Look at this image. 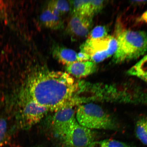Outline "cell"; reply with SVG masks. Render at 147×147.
<instances>
[{
    "label": "cell",
    "mask_w": 147,
    "mask_h": 147,
    "mask_svg": "<svg viewBox=\"0 0 147 147\" xmlns=\"http://www.w3.org/2000/svg\"><path fill=\"white\" fill-rule=\"evenodd\" d=\"M24 95L49 111L56 112L73 106L74 95L78 84L67 72L38 67L29 75Z\"/></svg>",
    "instance_id": "6da1fadb"
},
{
    "label": "cell",
    "mask_w": 147,
    "mask_h": 147,
    "mask_svg": "<svg viewBox=\"0 0 147 147\" xmlns=\"http://www.w3.org/2000/svg\"><path fill=\"white\" fill-rule=\"evenodd\" d=\"M117 40V50L113 59L115 63L137 59L147 51V34L144 31L125 30Z\"/></svg>",
    "instance_id": "7a4b0ae2"
},
{
    "label": "cell",
    "mask_w": 147,
    "mask_h": 147,
    "mask_svg": "<svg viewBox=\"0 0 147 147\" xmlns=\"http://www.w3.org/2000/svg\"><path fill=\"white\" fill-rule=\"evenodd\" d=\"M79 124L93 129L114 130L117 125L114 120L100 106L89 103L79 106L76 112Z\"/></svg>",
    "instance_id": "3957f363"
},
{
    "label": "cell",
    "mask_w": 147,
    "mask_h": 147,
    "mask_svg": "<svg viewBox=\"0 0 147 147\" xmlns=\"http://www.w3.org/2000/svg\"><path fill=\"white\" fill-rule=\"evenodd\" d=\"M117 47V38L108 36L98 39H88L81 47V51L89 55L90 61L100 63L115 55Z\"/></svg>",
    "instance_id": "277c9868"
},
{
    "label": "cell",
    "mask_w": 147,
    "mask_h": 147,
    "mask_svg": "<svg viewBox=\"0 0 147 147\" xmlns=\"http://www.w3.org/2000/svg\"><path fill=\"white\" fill-rule=\"evenodd\" d=\"M96 136L93 130L81 125L77 121L59 140L62 147H90Z\"/></svg>",
    "instance_id": "5b68a950"
},
{
    "label": "cell",
    "mask_w": 147,
    "mask_h": 147,
    "mask_svg": "<svg viewBox=\"0 0 147 147\" xmlns=\"http://www.w3.org/2000/svg\"><path fill=\"white\" fill-rule=\"evenodd\" d=\"M73 106L62 108L55 112L52 127L55 136L59 139L67 133L77 122L76 112Z\"/></svg>",
    "instance_id": "8992f818"
},
{
    "label": "cell",
    "mask_w": 147,
    "mask_h": 147,
    "mask_svg": "<svg viewBox=\"0 0 147 147\" xmlns=\"http://www.w3.org/2000/svg\"><path fill=\"white\" fill-rule=\"evenodd\" d=\"M24 95L25 101L22 110V116L25 125L30 127L40 122L49 111L30 97Z\"/></svg>",
    "instance_id": "52a82bcc"
},
{
    "label": "cell",
    "mask_w": 147,
    "mask_h": 147,
    "mask_svg": "<svg viewBox=\"0 0 147 147\" xmlns=\"http://www.w3.org/2000/svg\"><path fill=\"white\" fill-rule=\"evenodd\" d=\"M93 18L73 14L67 27L68 32L72 36L80 37L89 34L92 24Z\"/></svg>",
    "instance_id": "ba28073f"
},
{
    "label": "cell",
    "mask_w": 147,
    "mask_h": 147,
    "mask_svg": "<svg viewBox=\"0 0 147 147\" xmlns=\"http://www.w3.org/2000/svg\"><path fill=\"white\" fill-rule=\"evenodd\" d=\"M73 14H78L93 18L102 11L104 7V1H71Z\"/></svg>",
    "instance_id": "9c48e42d"
},
{
    "label": "cell",
    "mask_w": 147,
    "mask_h": 147,
    "mask_svg": "<svg viewBox=\"0 0 147 147\" xmlns=\"http://www.w3.org/2000/svg\"><path fill=\"white\" fill-rule=\"evenodd\" d=\"M97 69L96 64L90 61L75 62L65 67L67 73L79 78H85L92 74Z\"/></svg>",
    "instance_id": "30bf717a"
},
{
    "label": "cell",
    "mask_w": 147,
    "mask_h": 147,
    "mask_svg": "<svg viewBox=\"0 0 147 147\" xmlns=\"http://www.w3.org/2000/svg\"><path fill=\"white\" fill-rule=\"evenodd\" d=\"M77 54L72 49L61 47H55L53 51L54 57L66 66L77 61Z\"/></svg>",
    "instance_id": "8fae6325"
},
{
    "label": "cell",
    "mask_w": 147,
    "mask_h": 147,
    "mask_svg": "<svg viewBox=\"0 0 147 147\" xmlns=\"http://www.w3.org/2000/svg\"><path fill=\"white\" fill-rule=\"evenodd\" d=\"M40 20L44 26L49 29L57 30L63 27L61 16L53 13L48 7L42 12Z\"/></svg>",
    "instance_id": "7c38bea8"
},
{
    "label": "cell",
    "mask_w": 147,
    "mask_h": 147,
    "mask_svg": "<svg viewBox=\"0 0 147 147\" xmlns=\"http://www.w3.org/2000/svg\"><path fill=\"white\" fill-rule=\"evenodd\" d=\"M127 74L136 76L147 83V55L129 69Z\"/></svg>",
    "instance_id": "4fadbf2b"
},
{
    "label": "cell",
    "mask_w": 147,
    "mask_h": 147,
    "mask_svg": "<svg viewBox=\"0 0 147 147\" xmlns=\"http://www.w3.org/2000/svg\"><path fill=\"white\" fill-rule=\"evenodd\" d=\"M53 13L56 15L61 16L67 13L69 10V3L66 1H53L49 3L47 7Z\"/></svg>",
    "instance_id": "5bb4252c"
},
{
    "label": "cell",
    "mask_w": 147,
    "mask_h": 147,
    "mask_svg": "<svg viewBox=\"0 0 147 147\" xmlns=\"http://www.w3.org/2000/svg\"><path fill=\"white\" fill-rule=\"evenodd\" d=\"M135 133L140 141L147 146V117H141L137 121Z\"/></svg>",
    "instance_id": "9a60e30c"
},
{
    "label": "cell",
    "mask_w": 147,
    "mask_h": 147,
    "mask_svg": "<svg viewBox=\"0 0 147 147\" xmlns=\"http://www.w3.org/2000/svg\"><path fill=\"white\" fill-rule=\"evenodd\" d=\"M108 29L105 26H98L89 33L88 38L91 39H100L108 36Z\"/></svg>",
    "instance_id": "2e32d148"
},
{
    "label": "cell",
    "mask_w": 147,
    "mask_h": 147,
    "mask_svg": "<svg viewBox=\"0 0 147 147\" xmlns=\"http://www.w3.org/2000/svg\"><path fill=\"white\" fill-rule=\"evenodd\" d=\"M101 144L107 147H136L126 143L113 139H106L100 141Z\"/></svg>",
    "instance_id": "e0dca14e"
},
{
    "label": "cell",
    "mask_w": 147,
    "mask_h": 147,
    "mask_svg": "<svg viewBox=\"0 0 147 147\" xmlns=\"http://www.w3.org/2000/svg\"><path fill=\"white\" fill-rule=\"evenodd\" d=\"M90 60V58L89 55L85 53L80 51L77 54V61H86Z\"/></svg>",
    "instance_id": "ac0fdd59"
},
{
    "label": "cell",
    "mask_w": 147,
    "mask_h": 147,
    "mask_svg": "<svg viewBox=\"0 0 147 147\" xmlns=\"http://www.w3.org/2000/svg\"><path fill=\"white\" fill-rule=\"evenodd\" d=\"M138 21L147 24V10L139 18Z\"/></svg>",
    "instance_id": "d6986e66"
},
{
    "label": "cell",
    "mask_w": 147,
    "mask_h": 147,
    "mask_svg": "<svg viewBox=\"0 0 147 147\" xmlns=\"http://www.w3.org/2000/svg\"><path fill=\"white\" fill-rule=\"evenodd\" d=\"M90 147H107L101 144L100 141H96L93 143Z\"/></svg>",
    "instance_id": "ffe728a7"
},
{
    "label": "cell",
    "mask_w": 147,
    "mask_h": 147,
    "mask_svg": "<svg viewBox=\"0 0 147 147\" xmlns=\"http://www.w3.org/2000/svg\"><path fill=\"white\" fill-rule=\"evenodd\" d=\"M131 3L135 5H141L147 3V1H131Z\"/></svg>",
    "instance_id": "44dd1931"
}]
</instances>
